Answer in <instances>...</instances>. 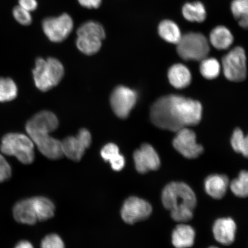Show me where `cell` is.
<instances>
[{
    "mask_svg": "<svg viewBox=\"0 0 248 248\" xmlns=\"http://www.w3.org/2000/svg\"><path fill=\"white\" fill-rule=\"evenodd\" d=\"M202 114L200 102L181 95H169L155 102L151 109V119L158 128L178 132L199 124Z\"/></svg>",
    "mask_w": 248,
    "mask_h": 248,
    "instance_id": "6da1fadb",
    "label": "cell"
},
{
    "mask_svg": "<svg viewBox=\"0 0 248 248\" xmlns=\"http://www.w3.org/2000/svg\"><path fill=\"white\" fill-rule=\"evenodd\" d=\"M164 207L170 211L173 220L179 222L190 221L197 204V198L190 186L173 182L163 189L162 195Z\"/></svg>",
    "mask_w": 248,
    "mask_h": 248,
    "instance_id": "7a4b0ae2",
    "label": "cell"
},
{
    "mask_svg": "<svg viewBox=\"0 0 248 248\" xmlns=\"http://www.w3.org/2000/svg\"><path fill=\"white\" fill-rule=\"evenodd\" d=\"M54 212V204L50 200L37 197L18 202L14 207V216L18 222L33 225L52 218Z\"/></svg>",
    "mask_w": 248,
    "mask_h": 248,
    "instance_id": "3957f363",
    "label": "cell"
},
{
    "mask_svg": "<svg viewBox=\"0 0 248 248\" xmlns=\"http://www.w3.org/2000/svg\"><path fill=\"white\" fill-rule=\"evenodd\" d=\"M33 75L37 88L46 92L61 82L64 76V67L57 59L49 58L45 60L39 58L36 60Z\"/></svg>",
    "mask_w": 248,
    "mask_h": 248,
    "instance_id": "277c9868",
    "label": "cell"
},
{
    "mask_svg": "<svg viewBox=\"0 0 248 248\" xmlns=\"http://www.w3.org/2000/svg\"><path fill=\"white\" fill-rule=\"evenodd\" d=\"M34 145L29 136L21 133H8L3 137L1 151L2 154L15 156L25 164L33 162L35 158Z\"/></svg>",
    "mask_w": 248,
    "mask_h": 248,
    "instance_id": "5b68a950",
    "label": "cell"
},
{
    "mask_svg": "<svg viewBox=\"0 0 248 248\" xmlns=\"http://www.w3.org/2000/svg\"><path fill=\"white\" fill-rule=\"evenodd\" d=\"M176 45L179 55L186 61H202L210 51L208 40L200 33L185 34Z\"/></svg>",
    "mask_w": 248,
    "mask_h": 248,
    "instance_id": "8992f818",
    "label": "cell"
},
{
    "mask_svg": "<svg viewBox=\"0 0 248 248\" xmlns=\"http://www.w3.org/2000/svg\"><path fill=\"white\" fill-rule=\"evenodd\" d=\"M74 27L73 18L67 13L46 17L42 21L43 32L54 43H61L66 40L72 32Z\"/></svg>",
    "mask_w": 248,
    "mask_h": 248,
    "instance_id": "52a82bcc",
    "label": "cell"
},
{
    "mask_svg": "<svg viewBox=\"0 0 248 248\" xmlns=\"http://www.w3.org/2000/svg\"><path fill=\"white\" fill-rule=\"evenodd\" d=\"M246 55L244 49L236 46L222 59V69L228 79L243 81L247 77Z\"/></svg>",
    "mask_w": 248,
    "mask_h": 248,
    "instance_id": "ba28073f",
    "label": "cell"
},
{
    "mask_svg": "<svg viewBox=\"0 0 248 248\" xmlns=\"http://www.w3.org/2000/svg\"><path fill=\"white\" fill-rule=\"evenodd\" d=\"M137 99V94L133 90L119 86L111 93V107L117 116L121 119H126L134 108Z\"/></svg>",
    "mask_w": 248,
    "mask_h": 248,
    "instance_id": "9c48e42d",
    "label": "cell"
},
{
    "mask_svg": "<svg viewBox=\"0 0 248 248\" xmlns=\"http://www.w3.org/2000/svg\"><path fill=\"white\" fill-rule=\"evenodd\" d=\"M153 207L147 201L131 197L124 202L121 215L123 221L128 224H133L146 219L151 215Z\"/></svg>",
    "mask_w": 248,
    "mask_h": 248,
    "instance_id": "30bf717a",
    "label": "cell"
},
{
    "mask_svg": "<svg viewBox=\"0 0 248 248\" xmlns=\"http://www.w3.org/2000/svg\"><path fill=\"white\" fill-rule=\"evenodd\" d=\"M61 142L63 155L71 160L79 162L92 143V136L88 130L81 129L76 137L70 136Z\"/></svg>",
    "mask_w": 248,
    "mask_h": 248,
    "instance_id": "8fae6325",
    "label": "cell"
},
{
    "mask_svg": "<svg viewBox=\"0 0 248 248\" xmlns=\"http://www.w3.org/2000/svg\"><path fill=\"white\" fill-rule=\"evenodd\" d=\"M27 132L40 153L48 159H58L63 156L61 141L49 136V132L36 130Z\"/></svg>",
    "mask_w": 248,
    "mask_h": 248,
    "instance_id": "7c38bea8",
    "label": "cell"
},
{
    "mask_svg": "<svg viewBox=\"0 0 248 248\" xmlns=\"http://www.w3.org/2000/svg\"><path fill=\"white\" fill-rule=\"evenodd\" d=\"M173 140V147L188 159H194L203 153V148L196 142V135L187 128L179 130Z\"/></svg>",
    "mask_w": 248,
    "mask_h": 248,
    "instance_id": "4fadbf2b",
    "label": "cell"
},
{
    "mask_svg": "<svg viewBox=\"0 0 248 248\" xmlns=\"http://www.w3.org/2000/svg\"><path fill=\"white\" fill-rule=\"evenodd\" d=\"M135 167L139 173H145L159 169L160 160L156 151L148 144L141 145L133 155Z\"/></svg>",
    "mask_w": 248,
    "mask_h": 248,
    "instance_id": "5bb4252c",
    "label": "cell"
},
{
    "mask_svg": "<svg viewBox=\"0 0 248 248\" xmlns=\"http://www.w3.org/2000/svg\"><path fill=\"white\" fill-rule=\"evenodd\" d=\"M213 232L215 239L218 243L228 246L235 240L236 224L231 218H219L214 224Z\"/></svg>",
    "mask_w": 248,
    "mask_h": 248,
    "instance_id": "9a60e30c",
    "label": "cell"
},
{
    "mask_svg": "<svg viewBox=\"0 0 248 248\" xmlns=\"http://www.w3.org/2000/svg\"><path fill=\"white\" fill-rule=\"evenodd\" d=\"M229 186V179L224 175H211L204 182L207 194L217 200L221 199L225 196Z\"/></svg>",
    "mask_w": 248,
    "mask_h": 248,
    "instance_id": "2e32d148",
    "label": "cell"
},
{
    "mask_svg": "<svg viewBox=\"0 0 248 248\" xmlns=\"http://www.w3.org/2000/svg\"><path fill=\"white\" fill-rule=\"evenodd\" d=\"M195 232L191 226L179 225L173 230L172 234V243L176 248H188L193 246Z\"/></svg>",
    "mask_w": 248,
    "mask_h": 248,
    "instance_id": "e0dca14e",
    "label": "cell"
},
{
    "mask_svg": "<svg viewBox=\"0 0 248 248\" xmlns=\"http://www.w3.org/2000/svg\"><path fill=\"white\" fill-rule=\"evenodd\" d=\"M58 125V120L54 113L49 111H43L28 122L26 128L46 129L52 132L57 129Z\"/></svg>",
    "mask_w": 248,
    "mask_h": 248,
    "instance_id": "ac0fdd59",
    "label": "cell"
},
{
    "mask_svg": "<svg viewBox=\"0 0 248 248\" xmlns=\"http://www.w3.org/2000/svg\"><path fill=\"white\" fill-rule=\"evenodd\" d=\"M168 78L170 84L177 89L186 88L191 80L190 70L182 64L173 65L169 70Z\"/></svg>",
    "mask_w": 248,
    "mask_h": 248,
    "instance_id": "d6986e66",
    "label": "cell"
},
{
    "mask_svg": "<svg viewBox=\"0 0 248 248\" xmlns=\"http://www.w3.org/2000/svg\"><path fill=\"white\" fill-rule=\"evenodd\" d=\"M101 155L105 161L110 163L111 168L116 171H120L125 166V158L120 154L119 148L116 144L108 143L105 145Z\"/></svg>",
    "mask_w": 248,
    "mask_h": 248,
    "instance_id": "ffe728a7",
    "label": "cell"
},
{
    "mask_svg": "<svg viewBox=\"0 0 248 248\" xmlns=\"http://www.w3.org/2000/svg\"><path fill=\"white\" fill-rule=\"evenodd\" d=\"M233 36L230 30L224 26L216 27L210 34L211 44L218 49H228L233 42Z\"/></svg>",
    "mask_w": 248,
    "mask_h": 248,
    "instance_id": "44dd1931",
    "label": "cell"
},
{
    "mask_svg": "<svg viewBox=\"0 0 248 248\" xmlns=\"http://www.w3.org/2000/svg\"><path fill=\"white\" fill-rule=\"evenodd\" d=\"M158 32L161 38L173 44H177L182 37L178 25L169 20H164L160 23Z\"/></svg>",
    "mask_w": 248,
    "mask_h": 248,
    "instance_id": "7402d4cb",
    "label": "cell"
},
{
    "mask_svg": "<svg viewBox=\"0 0 248 248\" xmlns=\"http://www.w3.org/2000/svg\"><path fill=\"white\" fill-rule=\"evenodd\" d=\"M102 41V39L94 36H77L76 46L78 49L82 53L92 55L100 50Z\"/></svg>",
    "mask_w": 248,
    "mask_h": 248,
    "instance_id": "603a6c76",
    "label": "cell"
},
{
    "mask_svg": "<svg viewBox=\"0 0 248 248\" xmlns=\"http://www.w3.org/2000/svg\"><path fill=\"white\" fill-rule=\"evenodd\" d=\"M182 14L186 20L191 22L202 23L206 17L205 8L199 1L186 4L182 8Z\"/></svg>",
    "mask_w": 248,
    "mask_h": 248,
    "instance_id": "cb8c5ba5",
    "label": "cell"
},
{
    "mask_svg": "<svg viewBox=\"0 0 248 248\" xmlns=\"http://www.w3.org/2000/svg\"><path fill=\"white\" fill-rule=\"evenodd\" d=\"M77 36L89 35L98 37L102 40L106 38V31L102 24L95 20H88L78 28Z\"/></svg>",
    "mask_w": 248,
    "mask_h": 248,
    "instance_id": "d4e9b609",
    "label": "cell"
},
{
    "mask_svg": "<svg viewBox=\"0 0 248 248\" xmlns=\"http://www.w3.org/2000/svg\"><path fill=\"white\" fill-rule=\"evenodd\" d=\"M231 11L234 17L238 20L240 26L244 29L248 27V0H233Z\"/></svg>",
    "mask_w": 248,
    "mask_h": 248,
    "instance_id": "484cf974",
    "label": "cell"
},
{
    "mask_svg": "<svg viewBox=\"0 0 248 248\" xmlns=\"http://www.w3.org/2000/svg\"><path fill=\"white\" fill-rule=\"evenodd\" d=\"M17 88L13 80L0 78V102L14 100L17 95Z\"/></svg>",
    "mask_w": 248,
    "mask_h": 248,
    "instance_id": "4316f807",
    "label": "cell"
},
{
    "mask_svg": "<svg viewBox=\"0 0 248 248\" xmlns=\"http://www.w3.org/2000/svg\"><path fill=\"white\" fill-rule=\"evenodd\" d=\"M221 70V66L218 61L215 58H205L201 61L200 71L206 79H215L218 77Z\"/></svg>",
    "mask_w": 248,
    "mask_h": 248,
    "instance_id": "83f0119b",
    "label": "cell"
},
{
    "mask_svg": "<svg viewBox=\"0 0 248 248\" xmlns=\"http://www.w3.org/2000/svg\"><path fill=\"white\" fill-rule=\"evenodd\" d=\"M232 193L238 197L246 198L248 194V173L247 170H242L238 178L231 183Z\"/></svg>",
    "mask_w": 248,
    "mask_h": 248,
    "instance_id": "f1b7e54d",
    "label": "cell"
},
{
    "mask_svg": "<svg viewBox=\"0 0 248 248\" xmlns=\"http://www.w3.org/2000/svg\"><path fill=\"white\" fill-rule=\"evenodd\" d=\"M232 149L238 153H241L245 157H248V141L247 136H245L239 128L235 130L231 139Z\"/></svg>",
    "mask_w": 248,
    "mask_h": 248,
    "instance_id": "f546056e",
    "label": "cell"
},
{
    "mask_svg": "<svg viewBox=\"0 0 248 248\" xmlns=\"http://www.w3.org/2000/svg\"><path fill=\"white\" fill-rule=\"evenodd\" d=\"M12 16L16 22L21 26H29L33 22V17L30 12L17 5L12 9Z\"/></svg>",
    "mask_w": 248,
    "mask_h": 248,
    "instance_id": "4dcf8cb0",
    "label": "cell"
},
{
    "mask_svg": "<svg viewBox=\"0 0 248 248\" xmlns=\"http://www.w3.org/2000/svg\"><path fill=\"white\" fill-rule=\"evenodd\" d=\"M41 248H64L63 241L58 235L49 234L43 240Z\"/></svg>",
    "mask_w": 248,
    "mask_h": 248,
    "instance_id": "1f68e13d",
    "label": "cell"
},
{
    "mask_svg": "<svg viewBox=\"0 0 248 248\" xmlns=\"http://www.w3.org/2000/svg\"><path fill=\"white\" fill-rule=\"evenodd\" d=\"M12 170L4 157L0 154V182L7 181L11 177Z\"/></svg>",
    "mask_w": 248,
    "mask_h": 248,
    "instance_id": "d6a6232c",
    "label": "cell"
},
{
    "mask_svg": "<svg viewBox=\"0 0 248 248\" xmlns=\"http://www.w3.org/2000/svg\"><path fill=\"white\" fill-rule=\"evenodd\" d=\"M18 5L32 13L38 9L39 4L38 0H18Z\"/></svg>",
    "mask_w": 248,
    "mask_h": 248,
    "instance_id": "836d02e7",
    "label": "cell"
},
{
    "mask_svg": "<svg viewBox=\"0 0 248 248\" xmlns=\"http://www.w3.org/2000/svg\"><path fill=\"white\" fill-rule=\"evenodd\" d=\"M82 7L88 9H97L101 7L102 0H77Z\"/></svg>",
    "mask_w": 248,
    "mask_h": 248,
    "instance_id": "e575fe53",
    "label": "cell"
},
{
    "mask_svg": "<svg viewBox=\"0 0 248 248\" xmlns=\"http://www.w3.org/2000/svg\"><path fill=\"white\" fill-rule=\"evenodd\" d=\"M15 248H34L32 245L27 241H20L17 244Z\"/></svg>",
    "mask_w": 248,
    "mask_h": 248,
    "instance_id": "d590c367",
    "label": "cell"
},
{
    "mask_svg": "<svg viewBox=\"0 0 248 248\" xmlns=\"http://www.w3.org/2000/svg\"><path fill=\"white\" fill-rule=\"evenodd\" d=\"M209 248H218L215 247H210Z\"/></svg>",
    "mask_w": 248,
    "mask_h": 248,
    "instance_id": "8d00e7d4",
    "label": "cell"
}]
</instances>
